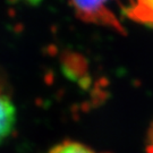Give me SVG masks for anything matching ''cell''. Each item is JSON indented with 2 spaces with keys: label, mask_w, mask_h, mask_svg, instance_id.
Instances as JSON below:
<instances>
[{
  "label": "cell",
  "mask_w": 153,
  "mask_h": 153,
  "mask_svg": "<svg viewBox=\"0 0 153 153\" xmlns=\"http://www.w3.org/2000/svg\"><path fill=\"white\" fill-rule=\"evenodd\" d=\"M123 11L128 19L153 28V0H129Z\"/></svg>",
  "instance_id": "obj_2"
},
{
  "label": "cell",
  "mask_w": 153,
  "mask_h": 153,
  "mask_svg": "<svg viewBox=\"0 0 153 153\" xmlns=\"http://www.w3.org/2000/svg\"><path fill=\"white\" fill-rule=\"evenodd\" d=\"M146 151L149 153H153V123L148 131V138H146Z\"/></svg>",
  "instance_id": "obj_5"
},
{
  "label": "cell",
  "mask_w": 153,
  "mask_h": 153,
  "mask_svg": "<svg viewBox=\"0 0 153 153\" xmlns=\"http://www.w3.org/2000/svg\"><path fill=\"white\" fill-rule=\"evenodd\" d=\"M116 2L117 0H71V7L81 21L125 34L124 26L114 10Z\"/></svg>",
  "instance_id": "obj_1"
},
{
  "label": "cell",
  "mask_w": 153,
  "mask_h": 153,
  "mask_svg": "<svg viewBox=\"0 0 153 153\" xmlns=\"http://www.w3.org/2000/svg\"><path fill=\"white\" fill-rule=\"evenodd\" d=\"M16 107L11 99L0 91V144L11 134L16 125Z\"/></svg>",
  "instance_id": "obj_3"
},
{
  "label": "cell",
  "mask_w": 153,
  "mask_h": 153,
  "mask_svg": "<svg viewBox=\"0 0 153 153\" xmlns=\"http://www.w3.org/2000/svg\"><path fill=\"white\" fill-rule=\"evenodd\" d=\"M48 153H103L98 152L88 145L75 141H64L55 145Z\"/></svg>",
  "instance_id": "obj_4"
}]
</instances>
